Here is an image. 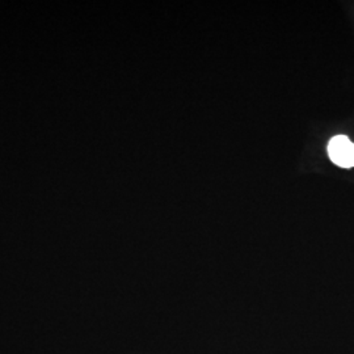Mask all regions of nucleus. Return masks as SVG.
<instances>
[{
	"label": "nucleus",
	"mask_w": 354,
	"mask_h": 354,
	"mask_svg": "<svg viewBox=\"0 0 354 354\" xmlns=\"http://www.w3.org/2000/svg\"><path fill=\"white\" fill-rule=\"evenodd\" d=\"M329 159L342 168L354 167V143L346 136H336L329 140Z\"/></svg>",
	"instance_id": "obj_1"
}]
</instances>
